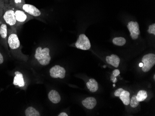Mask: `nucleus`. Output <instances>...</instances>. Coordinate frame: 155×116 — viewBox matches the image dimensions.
Masks as SVG:
<instances>
[{
	"label": "nucleus",
	"instance_id": "nucleus-1",
	"mask_svg": "<svg viewBox=\"0 0 155 116\" xmlns=\"http://www.w3.org/2000/svg\"><path fill=\"white\" fill-rule=\"evenodd\" d=\"M16 28L8 27V49L11 54L16 58L27 62L28 56L24 54L21 51V46L17 33Z\"/></svg>",
	"mask_w": 155,
	"mask_h": 116
},
{
	"label": "nucleus",
	"instance_id": "nucleus-2",
	"mask_svg": "<svg viewBox=\"0 0 155 116\" xmlns=\"http://www.w3.org/2000/svg\"><path fill=\"white\" fill-rule=\"evenodd\" d=\"M2 17L9 27L17 29L15 9L8 3H5L4 13Z\"/></svg>",
	"mask_w": 155,
	"mask_h": 116
},
{
	"label": "nucleus",
	"instance_id": "nucleus-3",
	"mask_svg": "<svg viewBox=\"0 0 155 116\" xmlns=\"http://www.w3.org/2000/svg\"><path fill=\"white\" fill-rule=\"evenodd\" d=\"M35 58L41 65H48L50 63L51 59L50 50L48 48L46 47L42 49L41 47H38L35 51Z\"/></svg>",
	"mask_w": 155,
	"mask_h": 116
},
{
	"label": "nucleus",
	"instance_id": "nucleus-4",
	"mask_svg": "<svg viewBox=\"0 0 155 116\" xmlns=\"http://www.w3.org/2000/svg\"><path fill=\"white\" fill-rule=\"evenodd\" d=\"M14 9L17 30L19 27L34 18L33 16L28 14V13H26L23 10L15 8Z\"/></svg>",
	"mask_w": 155,
	"mask_h": 116
},
{
	"label": "nucleus",
	"instance_id": "nucleus-5",
	"mask_svg": "<svg viewBox=\"0 0 155 116\" xmlns=\"http://www.w3.org/2000/svg\"><path fill=\"white\" fill-rule=\"evenodd\" d=\"M8 27L6 24L2 17L0 18V40L5 49L9 52L8 44Z\"/></svg>",
	"mask_w": 155,
	"mask_h": 116
},
{
	"label": "nucleus",
	"instance_id": "nucleus-6",
	"mask_svg": "<svg viewBox=\"0 0 155 116\" xmlns=\"http://www.w3.org/2000/svg\"><path fill=\"white\" fill-rule=\"evenodd\" d=\"M142 62L143 64L142 67V71L144 72H148L155 64V55L153 53L145 55L143 58Z\"/></svg>",
	"mask_w": 155,
	"mask_h": 116
},
{
	"label": "nucleus",
	"instance_id": "nucleus-7",
	"mask_svg": "<svg viewBox=\"0 0 155 116\" xmlns=\"http://www.w3.org/2000/svg\"><path fill=\"white\" fill-rule=\"evenodd\" d=\"M75 46L78 49L84 51L89 50L91 47L89 39L84 34L79 35Z\"/></svg>",
	"mask_w": 155,
	"mask_h": 116
},
{
	"label": "nucleus",
	"instance_id": "nucleus-8",
	"mask_svg": "<svg viewBox=\"0 0 155 116\" xmlns=\"http://www.w3.org/2000/svg\"><path fill=\"white\" fill-rule=\"evenodd\" d=\"M66 72L64 67L60 65L53 67L49 71L50 76L54 78H64L66 76Z\"/></svg>",
	"mask_w": 155,
	"mask_h": 116
},
{
	"label": "nucleus",
	"instance_id": "nucleus-9",
	"mask_svg": "<svg viewBox=\"0 0 155 116\" xmlns=\"http://www.w3.org/2000/svg\"><path fill=\"white\" fill-rule=\"evenodd\" d=\"M21 10H23L34 17H40L41 15V11L36 7L31 4L25 3L22 6Z\"/></svg>",
	"mask_w": 155,
	"mask_h": 116
},
{
	"label": "nucleus",
	"instance_id": "nucleus-10",
	"mask_svg": "<svg viewBox=\"0 0 155 116\" xmlns=\"http://www.w3.org/2000/svg\"><path fill=\"white\" fill-rule=\"evenodd\" d=\"M115 96L119 97L124 104L126 105H129L130 102V93L127 91L125 90L123 88H119L114 92Z\"/></svg>",
	"mask_w": 155,
	"mask_h": 116
},
{
	"label": "nucleus",
	"instance_id": "nucleus-11",
	"mask_svg": "<svg viewBox=\"0 0 155 116\" xmlns=\"http://www.w3.org/2000/svg\"><path fill=\"white\" fill-rule=\"evenodd\" d=\"M127 28L130 33V35L132 39H137L140 34L139 26L137 22L130 21L128 24Z\"/></svg>",
	"mask_w": 155,
	"mask_h": 116
},
{
	"label": "nucleus",
	"instance_id": "nucleus-12",
	"mask_svg": "<svg viewBox=\"0 0 155 116\" xmlns=\"http://www.w3.org/2000/svg\"><path fill=\"white\" fill-rule=\"evenodd\" d=\"M13 83L14 86L20 88H24L26 86L23 74L19 71H16L15 72Z\"/></svg>",
	"mask_w": 155,
	"mask_h": 116
},
{
	"label": "nucleus",
	"instance_id": "nucleus-13",
	"mask_svg": "<svg viewBox=\"0 0 155 116\" xmlns=\"http://www.w3.org/2000/svg\"><path fill=\"white\" fill-rule=\"evenodd\" d=\"M49 99L54 104H58L61 100V97L57 91L52 90L48 94Z\"/></svg>",
	"mask_w": 155,
	"mask_h": 116
},
{
	"label": "nucleus",
	"instance_id": "nucleus-14",
	"mask_svg": "<svg viewBox=\"0 0 155 116\" xmlns=\"http://www.w3.org/2000/svg\"><path fill=\"white\" fill-rule=\"evenodd\" d=\"M82 104L88 109H93L97 105V100L94 98L88 97L83 100Z\"/></svg>",
	"mask_w": 155,
	"mask_h": 116
},
{
	"label": "nucleus",
	"instance_id": "nucleus-15",
	"mask_svg": "<svg viewBox=\"0 0 155 116\" xmlns=\"http://www.w3.org/2000/svg\"><path fill=\"white\" fill-rule=\"evenodd\" d=\"M107 63L115 67H117L120 63V58L116 55L112 54L110 56H107L106 58Z\"/></svg>",
	"mask_w": 155,
	"mask_h": 116
},
{
	"label": "nucleus",
	"instance_id": "nucleus-16",
	"mask_svg": "<svg viewBox=\"0 0 155 116\" xmlns=\"http://www.w3.org/2000/svg\"><path fill=\"white\" fill-rule=\"evenodd\" d=\"M87 86L90 91L95 92L98 90V86L97 82L94 79H90L87 83Z\"/></svg>",
	"mask_w": 155,
	"mask_h": 116
},
{
	"label": "nucleus",
	"instance_id": "nucleus-17",
	"mask_svg": "<svg viewBox=\"0 0 155 116\" xmlns=\"http://www.w3.org/2000/svg\"><path fill=\"white\" fill-rule=\"evenodd\" d=\"M25 0H9L8 4L15 9H21L23 5L25 4Z\"/></svg>",
	"mask_w": 155,
	"mask_h": 116
},
{
	"label": "nucleus",
	"instance_id": "nucleus-18",
	"mask_svg": "<svg viewBox=\"0 0 155 116\" xmlns=\"http://www.w3.org/2000/svg\"><path fill=\"white\" fill-rule=\"evenodd\" d=\"M25 115L26 116H40V112L36 110L34 107L30 106L28 107L25 110Z\"/></svg>",
	"mask_w": 155,
	"mask_h": 116
},
{
	"label": "nucleus",
	"instance_id": "nucleus-19",
	"mask_svg": "<svg viewBox=\"0 0 155 116\" xmlns=\"http://www.w3.org/2000/svg\"><path fill=\"white\" fill-rule=\"evenodd\" d=\"M147 98V92L145 90H140L136 95V98L139 102L144 101Z\"/></svg>",
	"mask_w": 155,
	"mask_h": 116
},
{
	"label": "nucleus",
	"instance_id": "nucleus-20",
	"mask_svg": "<svg viewBox=\"0 0 155 116\" xmlns=\"http://www.w3.org/2000/svg\"><path fill=\"white\" fill-rule=\"evenodd\" d=\"M112 42L116 45L123 46L126 43V39L123 37H117L113 39Z\"/></svg>",
	"mask_w": 155,
	"mask_h": 116
},
{
	"label": "nucleus",
	"instance_id": "nucleus-21",
	"mask_svg": "<svg viewBox=\"0 0 155 116\" xmlns=\"http://www.w3.org/2000/svg\"><path fill=\"white\" fill-rule=\"evenodd\" d=\"M139 102H139L137 99L136 95H133L130 99V105L131 107L136 108L139 105Z\"/></svg>",
	"mask_w": 155,
	"mask_h": 116
},
{
	"label": "nucleus",
	"instance_id": "nucleus-22",
	"mask_svg": "<svg viewBox=\"0 0 155 116\" xmlns=\"http://www.w3.org/2000/svg\"><path fill=\"white\" fill-rule=\"evenodd\" d=\"M5 4L4 0H0V18L2 17L4 13Z\"/></svg>",
	"mask_w": 155,
	"mask_h": 116
},
{
	"label": "nucleus",
	"instance_id": "nucleus-23",
	"mask_svg": "<svg viewBox=\"0 0 155 116\" xmlns=\"http://www.w3.org/2000/svg\"><path fill=\"white\" fill-rule=\"evenodd\" d=\"M148 32L149 33L153 34L154 35H155V24L154 23L149 26Z\"/></svg>",
	"mask_w": 155,
	"mask_h": 116
},
{
	"label": "nucleus",
	"instance_id": "nucleus-24",
	"mask_svg": "<svg viewBox=\"0 0 155 116\" xmlns=\"http://www.w3.org/2000/svg\"><path fill=\"white\" fill-rule=\"evenodd\" d=\"M3 62H4V58H3V55L0 51V64H3Z\"/></svg>",
	"mask_w": 155,
	"mask_h": 116
},
{
	"label": "nucleus",
	"instance_id": "nucleus-25",
	"mask_svg": "<svg viewBox=\"0 0 155 116\" xmlns=\"http://www.w3.org/2000/svg\"><path fill=\"white\" fill-rule=\"evenodd\" d=\"M120 74V71L118 70H115L113 72V74L115 77H117Z\"/></svg>",
	"mask_w": 155,
	"mask_h": 116
},
{
	"label": "nucleus",
	"instance_id": "nucleus-26",
	"mask_svg": "<svg viewBox=\"0 0 155 116\" xmlns=\"http://www.w3.org/2000/svg\"><path fill=\"white\" fill-rule=\"evenodd\" d=\"M68 115L67 113H66V112H61V113H60V114H59L58 116H68Z\"/></svg>",
	"mask_w": 155,
	"mask_h": 116
},
{
	"label": "nucleus",
	"instance_id": "nucleus-27",
	"mask_svg": "<svg viewBox=\"0 0 155 116\" xmlns=\"http://www.w3.org/2000/svg\"><path fill=\"white\" fill-rule=\"evenodd\" d=\"M143 63H141L139 64V66L140 67H142L143 66Z\"/></svg>",
	"mask_w": 155,
	"mask_h": 116
},
{
	"label": "nucleus",
	"instance_id": "nucleus-28",
	"mask_svg": "<svg viewBox=\"0 0 155 116\" xmlns=\"http://www.w3.org/2000/svg\"><path fill=\"white\" fill-rule=\"evenodd\" d=\"M4 1L5 2V3H8L9 0H4Z\"/></svg>",
	"mask_w": 155,
	"mask_h": 116
},
{
	"label": "nucleus",
	"instance_id": "nucleus-29",
	"mask_svg": "<svg viewBox=\"0 0 155 116\" xmlns=\"http://www.w3.org/2000/svg\"><path fill=\"white\" fill-rule=\"evenodd\" d=\"M154 79H155V75H154Z\"/></svg>",
	"mask_w": 155,
	"mask_h": 116
}]
</instances>
